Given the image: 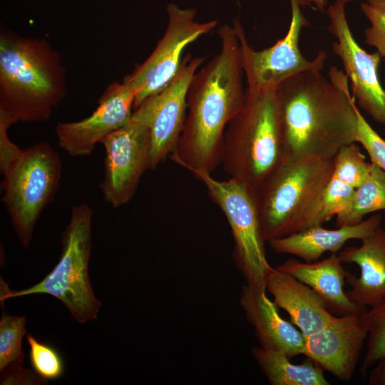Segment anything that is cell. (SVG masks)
<instances>
[{
    "label": "cell",
    "instance_id": "1",
    "mask_svg": "<svg viewBox=\"0 0 385 385\" xmlns=\"http://www.w3.org/2000/svg\"><path fill=\"white\" fill-rule=\"evenodd\" d=\"M299 73L278 86L283 160L333 159L344 145L356 143V101L345 73L331 68Z\"/></svg>",
    "mask_w": 385,
    "mask_h": 385
},
{
    "label": "cell",
    "instance_id": "2",
    "mask_svg": "<svg viewBox=\"0 0 385 385\" xmlns=\"http://www.w3.org/2000/svg\"><path fill=\"white\" fill-rule=\"evenodd\" d=\"M217 34L220 50L190 83L185 125L170 156L191 173H212L221 163L227 126L245 101L240 45L235 28L224 25Z\"/></svg>",
    "mask_w": 385,
    "mask_h": 385
},
{
    "label": "cell",
    "instance_id": "3",
    "mask_svg": "<svg viewBox=\"0 0 385 385\" xmlns=\"http://www.w3.org/2000/svg\"><path fill=\"white\" fill-rule=\"evenodd\" d=\"M61 55L45 38L0 34V110L17 122H43L66 96Z\"/></svg>",
    "mask_w": 385,
    "mask_h": 385
},
{
    "label": "cell",
    "instance_id": "4",
    "mask_svg": "<svg viewBox=\"0 0 385 385\" xmlns=\"http://www.w3.org/2000/svg\"><path fill=\"white\" fill-rule=\"evenodd\" d=\"M283 160L277 87L247 88L240 111L227 126L221 163L225 171L256 190Z\"/></svg>",
    "mask_w": 385,
    "mask_h": 385
},
{
    "label": "cell",
    "instance_id": "5",
    "mask_svg": "<svg viewBox=\"0 0 385 385\" xmlns=\"http://www.w3.org/2000/svg\"><path fill=\"white\" fill-rule=\"evenodd\" d=\"M333 159L304 158L282 163L256 190L265 242L304 228L332 178Z\"/></svg>",
    "mask_w": 385,
    "mask_h": 385
},
{
    "label": "cell",
    "instance_id": "6",
    "mask_svg": "<svg viewBox=\"0 0 385 385\" xmlns=\"http://www.w3.org/2000/svg\"><path fill=\"white\" fill-rule=\"evenodd\" d=\"M92 217L93 210L86 203L73 205L61 235L62 251L56 265L40 282L22 290L9 289L1 279V303L9 298L46 294L60 300L78 322L95 319L101 303L94 295L88 275Z\"/></svg>",
    "mask_w": 385,
    "mask_h": 385
},
{
    "label": "cell",
    "instance_id": "7",
    "mask_svg": "<svg viewBox=\"0 0 385 385\" xmlns=\"http://www.w3.org/2000/svg\"><path fill=\"white\" fill-rule=\"evenodd\" d=\"M61 174V157L46 141L23 149L21 155L2 174V201L26 250L41 214L54 199Z\"/></svg>",
    "mask_w": 385,
    "mask_h": 385
},
{
    "label": "cell",
    "instance_id": "8",
    "mask_svg": "<svg viewBox=\"0 0 385 385\" xmlns=\"http://www.w3.org/2000/svg\"><path fill=\"white\" fill-rule=\"evenodd\" d=\"M192 173L228 221L235 243L233 259L246 284L266 292L267 277L272 267L266 256L255 191L233 178L218 180L207 172Z\"/></svg>",
    "mask_w": 385,
    "mask_h": 385
},
{
    "label": "cell",
    "instance_id": "9",
    "mask_svg": "<svg viewBox=\"0 0 385 385\" xmlns=\"http://www.w3.org/2000/svg\"><path fill=\"white\" fill-rule=\"evenodd\" d=\"M312 1L320 4L318 0H290L292 16L286 35L271 47L261 51L253 49L248 43L240 20H234L233 27L240 45L247 88L277 87L299 73L322 68L327 57L324 51H320L314 60L309 61L302 56L299 48L301 30L309 25L301 6Z\"/></svg>",
    "mask_w": 385,
    "mask_h": 385
},
{
    "label": "cell",
    "instance_id": "10",
    "mask_svg": "<svg viewBox=\"0 0 385 385\" xmlns=\"http://www.w3.org/2000/svg\"><path fill=\"white\" fill-rule=\"evenodd\" d=\"M167 12L168 26L156 47L124 78L135 91L134 110L173 78L180 66L185 48L217 25L216 20L197 22L195 9H181L175 4L168 5Z\"/></svg>",
    "mask_w": 385,
    "mask_h": 385
},
{
    "label": "cell",
    "instance_id": "11",
    "mask_svg": "<svg viewBox=\"0 0 385 385\" xmlns=\"http://www.w3.org/2000/svg\"><path fill=\"white\" fill-rule=\"evenodd\" d=\"M205 58L185 56L170 83L133 111L131 118L150 130L149 170H155L175 150L186 120L189 86Z\"/></svg>",
    "mask_w": 385,
    "mask_h": 385
},
{
    "label": "cell",
    "instance_id": "12",
    "mask_svg": "<svg viewBox=\"0 0 385 385\" xmlns=\"http://www.w3.org/2000/svg\"><path fill=\"white\" fill-rule=\"evenodd\" d=\"M101 143L105 158L99 187L104 200L117 208L132 200L143 173L149 170L150 130L146 124L131 118Z\"/></svg>",
    "mask_w": 385,
    "mask_h": 385
},
{
    "label": "cell",
    "instance_id": "13",
    "mask_svg": "<svg viewBox=\"0 0 385 385\" xmlns=\"http://www.w3.org/2000/svg\"><path fill=\"white\" fill-rule=\"evenodd\" d=\"M353 0H335L327 9L329 31L336 38L332 50L341 60L350 81L351 95L359 107L385 127V90L381 85L378 68L381 57L369 53L355 40L345 11Z\"/></svg>",
    "mask_w": 385,
    "mask_h": 385
},
{
    "label": "cell",
    "instance_id": "14",
    "mask_svg": "<svg viewBox=\"0 0 385 385\" xmlns=\"http://www.w3.org/2000/svg\"><path fill=\"white\" fill-rule=\"evenodd\" d=\"M135 98V91L128 81L111 83L88 117L57 123L55 133L58 146L74 157L91 155L104 137L130 121Z\"/></svg>",
    "mask_w": 385,
    "mask_h": 385
},
{
    "label": "cell",
    "instance_id": "15",
    "mask_svg": "<svg viewBox=\"0 0 385 385\" xmlns=\"http://www.w3.org/2000/svg\"><path fill=\"white\" fill-rule=\"evenodd\" d=\"M366 312L337 316L320 331L304 337L302 354L338 379L349 381L367 337Z\"/></svg>",
    "mask_w": 385,
    "mask_h": 385
},
{
    "label": "cell",
    "instance_id": "16",
    "mask_svg": "<svg viewBox=\"0 0 385 385\" xmlns=\"http://www.w3.org/2000/svg\"><path fill=\"white\" fill-rule=\"evenodd\" d=\"M361 241L359 247H346L338 255L360 269L359 277L346 272L348 297L360 307H373L385 301V230L380 227Z\"/></svg>",
    "mask_w": 385,
    "mask_h": 385
},
{
    "label": "cell",
    "instance_id": "17",
    "mask_svg": "<svg viewBox=\"0 0 385 385\" xmlns=\"http://www.w3.org/2000/svg\"><path fill=\"white\" fill-rule=\"evenodd\" d=\"M240 304L260 347L282 351L290 359L302 354L304 334L280 316L278 307L266 292H257L245 284L240 292Z\"/></svg>",
    "mask_w": 385,
    "mask_h": 385
},
{
    "label": "cell",
    "instance_id": "18",
    "mask_svg": "<svg viewBox=\"0 0 385 385\" xmlns=\"http://www.w3.org/2000/svg\"><path fill=\"white\" fill-rule=\"evenodd\" d=\"M266 290L277 306L288 313L291 322L304 337L320 331L337 317L311 287L276 267L267 274Z\"/></svg>",
    "mask_w": 385,
    "mask_h": 385
},
{
    "label": "cell",
    "instance_id": "19",
    "mask_svg": "<svg viewBox=\"0 0 385 385\" xmlns=\"http://www.w3.org/2000/svg\"><path fill=\"white\" fill-rule=\"evenodd\" d=\"M342 263L339 255L332 253L322 261L312 262L289 259L276 268L311 287L332 314L340 317L364 313L366 307L354 303L344 289L347 271Z\"/></svg>",
    "mask_w": 385,
    "mask_h": 385
},
{
    "label": "cell",
    "instance_id": "20",
    "mask_svg": "<svg viewBox=\"0 0 385 385\" xmlns=\"http://www.w3.org/2000/svg\"><path fill=\"white\" fill-rule=\"evenodd\" d=\"M379 215L352 225L329 230L314 225L297 232L269 242L272 250L279 254L297 256L304 262L317 261L324 253H337L351 240H362L381 227Z\"/></svg>",
    "mask_w": 385,
    "mask_h": 385
},
{
    "label": "cell",
    "instance_id": "21",
    "mask_svg": "<svg viewBox=\"0 0 385 385\" xmlns=\"http://www.w3.org/2000/svg\"><path fill=\"white\" fill-rule=\"evenodd\" d=\"M252 355L272 385H329L324 369L307 359L302 364L291 362L284 353L255 346Z\"/></svg>",
    "mask_w": 385,
    "mask_h": 385
},
{
    "label": "cell",
    "instance_id": "22",
    "mask_svg": "<svg viewBox=\"0 0 385 385\" xmlns=\"http://www.w3.org/2000/svg\"><path fill=\"white\" fill-rule=\"evenodd\" d=\"M385 210V173L371 163L367 178L355 188L351 204L343 213L336 216L337 227L352 225L371 212Z\"/></svg>",
    "mask_w": 385,
    "mask_h": 385
},
{
    "label": "cell",
    "instance_id": "23",
    "mask_svg": "<svg viewBox=\"0 0 385 385\" xmlns=\"http://www.w3.org/2000/svg\"><path fill=\"white\" fill-rule=\"evenodd\" d=\"M354 190L355 188L332 178L307 219L304 229L322 225L346 211L351 204Z\"/></svg>",
    "mask_w": 385,
    "mask_h": 385
},
{
    "label": "cell",
    "instance_id": "24",
    "mask_svg": "<svg viewBox=\"0 0 385 385\" xmlns=\"http://www.w3.org/2000/svg\"><path fill=\"white\" fill-rule=\"evenodd\" d=\"M371 167V163L366 162L359 147L352 143L342 146L334 155L332 178L356 188L367 178Z\"/></svg>",
    "mask_w": 385,
    "mask_h": 385
},
{
    "label": "cell",
    "instance_id": "25",
    "mask_svg": "<svg viewBox=\"0 0 385 385\" xmlns=\"http://www.w3.org/2000/svg\"><path fill=\"white\" fill-rule=\"evenodd\" d=\"M26 316H11L2 309L0 319V371L24 361L22 339L26 334Z\"/></svg>",
    "mask_w": 385,
    "mask_h": 385
},
{
    "label": "cell",
    "instance_id": "26",
    "mask_svg": "<svg viewBox=\"0 0 385 385\" xmlns=\"http://www.w3.org/2000/svg\"><path fill=\"white\" fill-rule=\"evenodd\" d=\"M367 329V346L359 369L362 377L385 355V301L371 307L365 313Z\"/></svg>",
    "mask_w": 385,
    "mask_h": 385
},
{
    "label": "cell",
    "instance_id": "27",
    "mask_svg": "<svg viewBox=\"0 0 385 385\" xmlns=\"http://www.w3.org/2000/svg\"><path fill=\"white\" fill-rule=\"evenodd\" d=\"M26 341L29 346V361L34 371L46 381L61 377L65 366L57 349L50 344L39 342L30 333L26 335Z\"/></svg>",
    "mask_w": 385,
    "mask_h": 385
},
{
    "label": "cell",
    "instance_id": "28",
    "mask_svg": "<svg viewBox=\"0 0 385 385\" xmlns=\"http://www.w3.org/2000/svg\"><path fill=\"white\" fill-rule=\"evenodd\" d=\"M356 117V143H359L367 152L371 162L385 173V140L372 128L358 108Z\"/></svg>",
    "mask_w": 385,
    "mask_h": 385
},
{
    "label": "cell",
    "instance_id": "29",
    "mask_svg": "<svg viewBox=\"0 0 385 385\" xmlns=\"http://www.w3.org/2000/svg\"><path fill=\"white\" fill-rule=\"evenodd\" d=\"M361 11L370 26L364 30L365 42L376 48L385 61V9L371 6L366 3L361 5Z\"/></svg>",
    "mask_w": 385,
    "mask_h": 385
},
{
    "label": "cell",
    "instance_id": "30",
    "mask_svg": "<svg viewBox=\"0 0 385 385\" xmlns=\"http://www.w3.org/2000/svg\"><path fill=\"white\" fill-rule=\"evenodd\" d=\"M17 120L3 110H0V171L3 174L21 155L23 149L9 138V128Z\"/></svg>",
    "mask_w": 385,
    "mask_h": 385
},
{
    "label": "cell",
    "instance_id": "31",
    "mask_svg": "<svg viewBox=\"0 0 385 385\" xmlns=\"http://www.w3.org/2000/svg\"><path fill=\"white\" fill-rule=\"evenodd\" d=\"M22 363L16 362L10 364L5 369L7 371H2L1 377V384H46V381L41 378L35 372L31 370H26L21 366ZM4 370V369H3Z\"/></svg>",
    "mask_w": 385,
    "mask_h": 385
},
{
    "label": "cell",
    "instance_id": "32",
    "mask_svg": "<svg viewBox=\"0 0 385 385\" xmlns=\"http://www.w3.org/2000/svg\"><path fill=\"white\" fill-rule=\"evenodd\" d=\"M375 365L376 366L371 372L369 384L370 385H385V355L381 356Z\"/></svg>",
    "mask_w": 385,
    "mask_h": 385
},
{
    "label": "cell",
    "instance_id": "33",
    "mask_svg": "<svg viewBox=\"0 0 385 385\" xmlns=\"http://www.w3.org/2000/svg\"><path fill=\"white\" fill-rule=\"evenodd\" d=\"M364 1H365L364 3L371 6L385 9V0H364Z\"/></svg>",
    "mask_w": 385,
    "mask_h": 385
}]
</instances>
